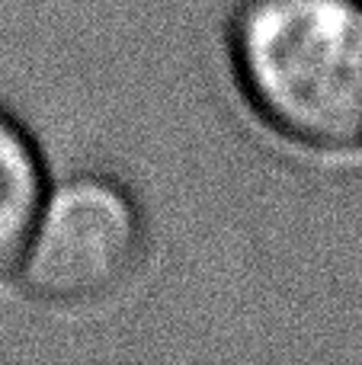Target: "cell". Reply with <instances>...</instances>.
Wrapping results in <instances>:
<instances>
[{
	"label": "cell",
	"instance_id": "obj_1",
	"mask_svg": "<svg viewBox=\"0 0 362 365\" xmlns=\"http://www.w3.org/2000/svg\"><path fill=\"white\" fill-rule=\"evenodd\" d=\"M228 48L269 138L311 158H362V0H244Z\"/></svg>",
	"mask_w": 362,
	"mask_h": 365
},
{
	"label": "cell",
	"instance_id": "obj_2",
	"mask_svg": "<svg viewBox=\"0 0 362 365\" xmlns=\"http://www.w3.org/2000/svg\"><path fill=\"white\" fill-rule=\"evenodd\" d=\"M145 257L138 202L96 173L51 180L0 308L74 311L119 295Z\"/></svg>",
	"mask_w": 362,
	"mask_h": 365
},
{
	"label": "cell",
	"instance_id": "obj_3",
	"mask_svg": "<svg viewBox=\"0 0 362 365\" xmlns=\"http://www.w3.org/2000/svg\"><path fill=\"white\" fill-rule=\"evenodd\" d=\"M51 186L32 135L0 106V285L10 282Z\"/></svg>",
	"mask_w": 362,
	"mask_h": 365
}]
</instances>
